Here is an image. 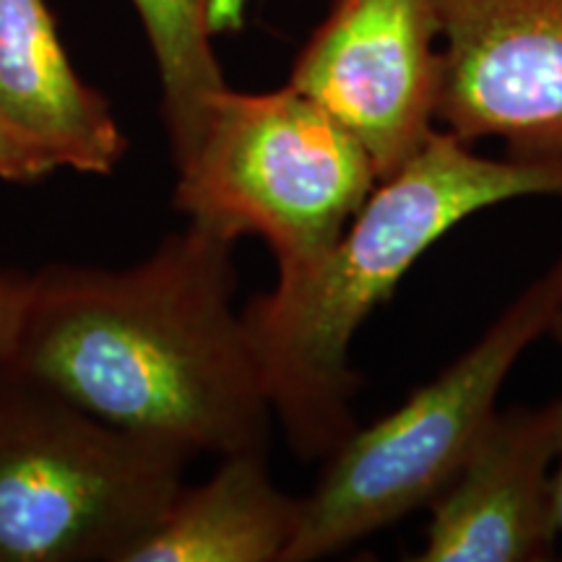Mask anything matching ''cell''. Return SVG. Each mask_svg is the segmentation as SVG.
Segmentation results:
<instances>
[{
	"label": "cell",
	"instance_id": "cell-9",
	"mask_svg": "<svg viewBox=\"0 0 562 562\" xmlns=\"http://www.w3.org/2000/svg\"><path fill=\"white\" fill-rule=\"evenodd\" d=\"M0 110L58 170L110 175L128 140L63 47L47 0H0Z\"/></svg>",
	"mask_w": 562,
	"mask_h": 562
},
{
	"label": "cell",
	"instance_id": "cell-11",
	"mask_svg": "<svg viewBox=\"0 0 562 562\" xmlns=\"http://www.w3.org/2000/svg\"><path fill=\"white\" fill-rule=\"evenodd\" d=\"M157 63L172 161L193 149L211 100L227 89L216 40L248 24L256 0H131Z\"/></svg>",
	"mask_w": 562,
	"mask_h": 562
},
{
	"label": "cell",
	"instance_id": "cell-2",
	"mask_svg": "<svg viewBox=\"0 0 562 562\" xmlns=\"http://www.w3.org/2000/svg\"><path fill=\"white\" fill-rule=\"evenodd\" d=\"M518 199L562 201V161L482 157L438 128L404 167L378 180L318 261L243 305L271 414L300 461H326L360 427L362 378L349 355L362 323L448 232Z\"/></svg>",
	"mask_w": 562,
	"mask_h": 562
},
{
	"label": "cell",
	"instance_id": "cell-4",
	"mask_svg": "<svg viewBox=\"0 0 562 562\" xmlns=\"http://www.w3.org/2000/svg\"><path fill=\"white\" fill-rule=\"evenodd\" d=\"M560 311L562 252L459 360L328 456L311 495L300 497L284 562L334 558L430 505L501 409L516 362L550 336Z\"/></svg>",
	"mask_w": 562,
	"mask_h": 562
},
{
	"label": "cell",
	"instance_id": "cell-7",
	"mask_svg": "<svg viewBox=\"0 0 562 562\" xmlns=\"http://www.w3.org/2000/svg\"><path fill=\"white\" fill-rule=\"evenodd\" d=\"M438 128L562 161V0H438Z\"/></svg>",
	"mask_w": 562,
	"mask_h": 562
},
{
	"label": "cell",
	"instance_id": "cell-13",
	"mask_svg": "<svg viewBox=\"0 0 562 562\" xmlns=\"http://www.w3.org/2000/svg\"><path fill=\"white\" fill-rule=\"evenodd\" d=\"M30 290L32 273L0 271V372L13 368Z\"/></svg>",
	"mask_w": 562,
	"mask_h": 562
},
{
	"label": "cell",
	"instance_id": "cell-5",
	"mask_svg": "<svg viewBox=\"0 0 562 562\" xmlns=\"http://www.w3.org/2000/svg\"><path fill=\"white\" fill-rule=\"evenodd\" d=\"M193 459L0 372V562H128Z\"/></svg>",
	"mask_w": 562,
	"mask_h": 562
},
{
	"label": "cell",
	"instance_id": "cell-10",
	"mask_svg": "<svg viewBox=\"0 0 562 562\" xmlns=\"http://www.w3.org/2000/svg\"><path fill=\"white\" fill-rule=\"evenodd\" d=\"M300 497L269 472V453L224 456L206 482L178 492L128 562H284Z\"/></svg>",
	"mask_w": 562,
	"mask_h": 562
},
{
	"label": "cell",
	"instance_id": "cell-1",
	"mask_svg": "<svg viewBox=\"0 0 562 562\" xmlns=\"http://www.w3.org/2000/svg\"><path fill=\"white\" fill-rule=\"evenodd\" d=\"M235 294V243L191 222L125 269L47 266L13 370L191 459L269 453L273 414Z\"/></svg>",
	"mask_w": 562,
	"mask_h": 562
},
{
	"label": "cell",
	"instance_id": "cell-6",
	"mask_svg": "<svg viewBox=\"0 0 562 562\" xmlns=\"http://www.w3.org/2000/svg\"><path fill=\"white\" fill-rule=\"evenodd\" d=\"M286 83L355 133L378 180L389 178L438 131V0H334Z\"/></svg>",
	"mask_w": 562,
	"mask_h": 562
},
{
	"label": "cell",
	"instance_id": "cell-8",
	"mask_svg": "<svg viewBox=\"0 0 562 562\" xmlns=\"http://www.w3.org/2000/svg\"><path fill=\"white\" fill-rule=\"evenodd\" d=\"M560 396L497 409L427 505L419 562H542L560 550Z\"/></svg>",
	"mask_w": 562,
	"mask_h": 562
},
{
	"label": "cell",
	"instance_id": "cell-12",
	"mask_svg": "<svg viewBox=\"0 0 562 562\" xmlns=\"http://www.w3.org/2000/svg\"><path fill=\"white\" fill-rule=\"evenodd\" d=\"M58 170L53 159L26 138L0 110V180L13 186H34Z\"/></svg>",
	"mask_w": 562,
	"mask_h": 562
},
{
	"label": "cell",
	"instance_id": "cell-14",
	"mask_svg": "<svg viewBox=\"0 0 562 562\" xmlns=\"http://www.w3.org/2000/svg\"><path fill=\"white\" fill-rule=\"evenodd\" d=\"M550 336H554L562 349V311L558 313V318H554V326ZM560 402H562V393H560ZM558 503H560V552H562V451H560V459H558Z\"/></svg>",
	"mask_w": 562,
	"mask_h": 562
},
{
	"label": "cell",
	"instance_id": "cell-3",
	"mask_svg": "<svg viewBox=\"0 0 562 562\" xmlns=\"http://www.w3.org/2000/svg\"><path fill=\"white\" fill-rule=\"evenodd\" d=\"M175 170V209L222 240H263L279 277L318 261L378 186L360 138L292 83L222 89Z\"/></svg>",
	"mask_w": 562,
	"mask_h": 562
}]
</instances>
